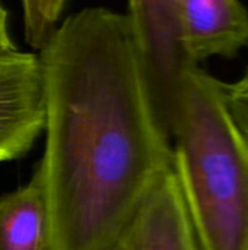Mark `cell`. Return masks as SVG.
<instances>
[{"label": "cell", "instance_id": "cell-3", "mask_svg": "<svg viewBox=\"0 0 248 250\" xmlns=\"http://www.w3.org/2000/svg\"><path fill=\"white\" fill-rule=\"evenodd\" d=\"M126 16L152 108L171 141L170 122L180 82L196 67L183 48L175 0H132Z\"/></svg>", "mask_w": 248, "mask_h": 250}, {"label": "cell", "instance_id": "cell-6", "mask_svg": "<svg viewBox=\"0 0 248 250\" xmlns=\"http://www.w3.org/2000/svg\"><path fill=\"white\" fill-rule=\"evenodd\" d=\"M111 250H202L172 168L156 180Z\"/></svg>", "mask_w": 248, "mask_h": 250}, {"label": "cell", "instance_id": "cell-8", "mask_svg": "<svg viewBox=\"0 0 248 250\" xmlns=\"http://www.w3.org/2000/svg\"><path fill=\"white\" fill-rule=\"evenodd\" d=\"M66 7L64 0H23V31L29 47L44 51L53 41Z\"/></svg>", "mask_w": 248, "mask_h": 250}, {"label": "cell", "instance_id": "cell-10", "mask_svg": "<svg viewBox=\"0 0 248 250\" xmlns=\"http://www.w3.org/2000/svg\"><path fill=\"white\" fill-rule=\"evenodd\" d=\"M18 53L15 42L12 41L7 31V10L0 3V57Z\"/></svg>", "mask_w": 248, "mask_h": 250}, {"label": "cell", "instance_id": "cell-7", "mask_svg": "<svg viewBox=\"0 0 248 250\" xmlns=\"http://www.w3.org/2000/svg\"><path fill=\"white\" fill-rule=\"evenodd\" d=\"M0 250H54L48 205L39 171L0 196Z\"/></svg>", "mask_w": 248, "mask_h": 250}, {"label": "cell", "instance_id": "cell-2", "mask_svg": "<svg viewBox=\"0 0 248 250\" xmlns=\"http://www.w3.org/2000/svg\"><path fill=\"white\" fill-rule=\"evenodd\" d=\"M175 176L202 250H248V138L234 122L225 82L191 67L172 105Z\"/></svg>", "mask_w": 248, "mask_h": 250}, {"label": "cell", "instance_id": "cell-4", "mask_svg": "<svg viewBox=\"0 0 248 250\" xmlns=\"http://www.w3.org/2000/svg\"><path fill=\"white\" fill-rule=\"evenodd\" d=\"M44 130V82L39 57H0V164L26 155Z\"/></svg>", "mask_w": 248, "mask_h": 250}, {"label": "cell", "instance_id": "cell-1", "mask_svg": "<svg viewBox=\"0 0 248 250\" xmlns=\"http://www.w3.org/2000/svg\"><path fill=\"white\" fill-rule=\"evenodd\" d=\"M38 57L45 145L37 170L54 250H111L172 166L171 141L152 108L127 16L80 9Z\"/></svg>", "mask_w": 248, "mask_h": 250}, {"label": "cell", "instance_id": "cell-5", "mask_svg": "<svg viewBox=\"0 0 248 250\" xmlns=\"http://www.w3.org/2000/svg\"><path fill=\"white\" fill-rule=\"evenodd\" d=\"M180 38L190 64L234 59L248 48V9L238 0H175Z\"/></svg>", "mask_w": 248, "mask_h": 250}, {"label": "cell", "instance_id": "cell-9", "mask_svg": "<svg viewBox=\"0 0 248 250\" xmlns=\"http://www.w3.org/2000/svg\"><path fill=\"white\" fill-rule=\"evenodd\" d=\"M225 100L234 122L248 138V67L238 81L225 83Z\"/></svg>", "mask_w": 248, "mask_h": 250}]
</instances>
